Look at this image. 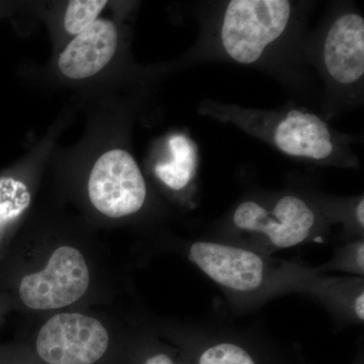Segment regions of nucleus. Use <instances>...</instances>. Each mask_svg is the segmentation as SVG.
Returning a JSON list of instances; mask_svg holds the SVG:
<instances>
[{
  "label": "nucleus",
  "instance_id": "13",
  "mask_svg": "<svg viewBox=\"0 0 364 364\" xmlns=\"http://www.w3.org/2000/svg\"><path fill=\"white\" fill-rule=\"evenodd\" d=\"M105 0H73L67 6L64 26L68 33L77 36L98 20L107 6Z\"/></svg>",
  "mask_w": 364,
  "mask_h": 364
},
{
  "label": "nucleus",
  "instance_id": "17",
  "mask_svg": "<svg viewBox=\"0 0 364 364\" xmlns=\"http://www.w3.org/2000/svg\"><path fill=\"white\" fill-rule=\"evenodd\" d=\"M11 311H13V309H11L9 299L6 296H2V294H0V326H1L4 318H6L7 314L11 313Z\"/></svg>",
  "mask_w": 364,
  "mask_h": 364
},
{
  "label": "nucleus",
  "instance_id": "7",
  "mask_svg": "<svg viewBox=\"0 0 364 364\" xmlns=\"http://www.w3.org/2000/svg\"><path fill=\"white\" fill-rule=\"evenodd\" d=\"M273 119L263 133L280 152L316 161L327 160L334 155L336 144L332 132L317 114L293 109Z\"/></svg>",
  "mask_w": 364,
  "mask_h": 364
},
{
  "label": "nucleus",
  "instance_id": "5",
  "mask_svg": "<svg viewBox=\"0 0 364 364\" xmlns=\"http://www.w3.org/2000/svg\"><path fill=\"white\" fill-rule=\"evenodd\" d=\"M291 14L287 0H232L221 28L225 51L238 63H255L286 31Z\"/></svg>",
  "mask_w": 364,
  "mask_h": 364
},
{
  "label": "nucleus",
  "instance_id": "18",
  "mask_svg": "<svg viewBox=\"0 0 364 364\" xmlns=\"http://www.w3.org/2000/svg\"><path fill=\"white\" fill-rule=\"evenodd\" d=\"M355 214H356V220H358L359 227L363 228V227H364V200H363V198H361V200H359L358 205H356Z\"/></svg>",
  "mask_w": 364,
  "mask_h": 364
},
{
  "label": "nucleus",
  "instance_id": "6",
  "mask_svg": "<svg viewBox=\"0 0 364 364\" xmlns=\"http://www.w3.org/2000/svg\"><path fill=\"white\" fill-rule=\"evenodd\" d=\"M91 208L109 221L138 215L148 200V186L135 158L123 149L107 151L91 169L86 182Z\"/></svg>",
  "mask_w": 364,
  "mask_h": 364
},
{
  "label": "nucleus",
  "instance_id": "15",
  "mask_svg": "<svg viewBox=\"0 0 364 364\" xmlns=\"http://www.w3.org/2000/svg\"><path fill=\"white\" fill-rule=\"evenodd\" d=\"M141 364H177L176 359L166 350H158L148 354Z\"/></svg>",
  "mask_w": 364,
  "mask_h": 364
},
{
  "label": "nucleus",
  "instance_id": "1",
  "mask_svg": "<svg viewBox=\"0 0 364 364\" xmlns=\"http://www.w3.org/2000/svg\"><path fill=\"white\" fill-rule=\"evenodd\" d=\"M182 254L219 287L239 313L298 294L310 296L337 318L363 323L364 289L360 277H328L317 267L277 259L222 241L198 240Z\"/></svg>",
  "mask_w": 364,
  "mask_h": 364
},
{
  "label": "nucleus",
  "instance_id": "10",
  "mask_svg": "<svg viewBox=\"0 0 364 364\" xmlns=\"http://www.w3.org/2000/svg\"><path fill=\"white\" fill-rule=\"evenodd\" d=\"M178 322L189 335L203 343L198 364H257L247 345L242 342L244 328L219 320Z\"/></svg>",
  "mask_w": 364,
  "mask_h": 364
},
{
  "label": "nucleus",
  "instance_id": "14",
  "mask_svg": "<svg viewBox=\"0 0 364 364\" xmlns=\"http://www.w3.org/2000/svg\"><path fill=\"white\" fill-rule=\"evenodd\" d=\"M320 272H343L363 277L364 274V242L363 239L350 242L337 249L334 257L329 262L317 267Z\"/></svg>",
  "mask_w": 364,
  "mask_h": 364
},
{
  "label": "nucleus",
  "instance_id": "9",
  "mask_svg": "<svg viewBox=\"0 0 364 364\" xmlns=\"http://www.w3.org/2000/svg\"><path fill=\"white\" fill-rule=\"evenodd\" d=\"M117 48L116 25L97 20L67 45L59 57V70L73 80L92 77L111 62Z\"/></svg>",
  "mask_w": 364,
  "mask_h": 364
},
{
  "label": "nucleus",
  "instance_id": "2",
  "mask_svg": "<svg viewBox=\"0 0 364 364\" xmlns=\"http://www.w3.org/2000/svg\"><path fill=\"white\" fill-rule=\"evenodd\" d=\"M107 289L100 247L79 235L20 231L0 260V294L26 316L91 308Z\"/></svg>",
  "mask_w": 364,
  "mask_h": 364
},
{
  "label": "nucleus",
  "instance_id": "8",
  "mask_svg": "<svg viewBox=\"0 0 364 364\" xmlns=\"http://www.w3.org/2000/svg\"><path fill=\"white\" fill-rule=\"evenodd\" d=\"M324 64L340 85L358 82L364 74V20L346 14L332 23L324 43Z\"/></svg>",
  "mask_w": 364,
  "mask_h": 364
},
{
  "label": "nucleus",
  "instance_id": "12",
  "mask_svg": "<svg viewBox=\"0 0 364 364\" xmlns=\"http://www.w3.org/2000/svg\"><path fill=\"white\" fill-rule=\"evenodd\" d=\"M170 159L158 163L155 176L169 191H184L193 181L196 170V150L188 136L176 134L168 141Z\"/></svg>",
  "mask_w": 364,
  "mask_h": 364
},
{
  "label": "nucleus",
  "instance_id": "4",
  "mask_svg": "<svg viewBox=\"0 0 364 364\" xmlns=\"http://www.w3.org/2000/svg\"><path fill=\"white\" fill-rule=\"evenodd\" d=\"M231 225L234 236L226 243L265 255L321 238L315 210L294 195L280 196L272 205L244 200L235 208Z\"/></svg>",
  "mask_w": 364,
  "mask_h": 364
},
{
  "label": "nucleus",
  "instance_id": "11",
  "mask_svg": "<svg viewBox=\"0 0 364 364\" xmlns=\"http://www.w3.org/2000/svg\"><path fill=\"white\" fill-rule=\"evenodd\" d=\"M33 196L28 181L16 176L0 177V260L20 233Z\"/></svg>",
  "mask_w": 364,
  "mask_h": 364
},
{
  "label": "nucleus",
  "instance_id": "3",
  "mask_svg": "<svg viewBox=\"0 0 364 364\" xmlns=\"http://www.w3.org/2000/svg\"><path fill=\"white\" fill-rule=\"evenodd\" d=\"M124 325L91 308L61 311L39 318L33 330L32 348L45 364H98Z\"/></svg>",
  "mask_w": 364,
  "mask_h": 364
},
{
  "label": "nucleus",
  "instance_id": "16",
  "mask_svg": "<svg viewBox=\"0 0 364 364\" xmlns=\"http://www.w3.org/2000/svg\"><path fill=\"white\" fill-rule=\"evenodd\" d=\"M0 364H30L20 363L16 358V347L0 346Z\"/></svg>",
  "mask_w": 364,
  "mask_h": 364
}]
</instances>
